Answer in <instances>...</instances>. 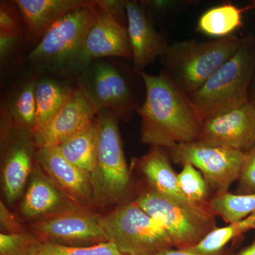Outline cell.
Instances as JSON below:
<instances>
[{"instance_id":"1","label":"cell","mask_w":255,"mask_h":255,"mask_svg":"<svg viewBox=\"0 0 255 255\" xmlns=\"http://www.w3.org/2000/svg\"><path fill=\"white\" fill-rule=\"evenodd\" d=\"M136 73L145 90V100L136 112L141 118L142 142L164 149L196 142L202 122L189 96L163 70L157 75Z\"/></svg>"},{"instance_id":"2","label":"cell","mask_w":255,"mask_h":255,"mask_svg":"<svg viewBox=\"0 0 255 255\" xmlns=\"http://www.w3.org/2000/svg\"><path fill=\"white\" fill-rule=\"evenodd\" d=\"M255 69V34L241 37L234 53L195 92L189 95L201 122L249 103Z\"/></svg>"},{"instance_id":"3","label":"cell","mask_w":255,"mask_h":255,"mask_svg":"<svg viewBox=\"0 0 255 255\" xmlns=\"http://www.w3.org/2000/svg\"><path fill=\"white\" fill-rule=\"evenodd\" d=\"M97 13L98 5L93 1L65 15L47 30L28 60L54 73L80 75L92 62L85 43Z\"/></svg>"},{"instance_id":"4","label":"cell","mask_w":255,"mask_h":255,"mask_svg":"<svg viewBox=\"0 0 255 255\" xmlns=\"http://www.w3.org/2000/svg\"><path fill=\"white\" fill-rule=\"evenodd\" d=\"M241 41V38L232 34L214 41L174 42L160 58L162 70L182 92L190 95L237 51Z\"/></svg>"},{"instance_id":"5","label":"cell","mask_w":255,"mask_h":255,"mask_svg":"<svg viewBox=\"0 0 255 255\" xmlns=\"http://www.w3.org/2000/svg\"><path fill=\"white\" fill-rule=\"evenodd\" d=\"M119 119L110 110L100 111L97 114L98 147L90 184L92 203L99 206L122 200L130 184V172L124 155Z\"/></svg>"},{"instance_id":"6","label":"cell","mask_w":255,"mask_h":255,"mask_svg":"<svg viewBox=\"0 0 255 255\" xmlns=\"http://www.w3.org/2000/svg\"><path fill=\"white\" fill-rule=\"evenodd\" d=\"M110 241L126 255H155L174 248L168 234L134 202L99 217Z\"/></svg>"},{"instance_id":"7","label":"cell","mask_w":255,"mask_h":255,"mask_svg":"<svg viewBox=\"0 0 255 255\" xmlns=\"http://www.w3.org/2000/svg\"><path fill=\"white\" fill-rule=\"evenodd\" d=\"M133 202L159 223L177 249L195 246L217 227L216 219L203 217L151 189L141 193Z\"/></svg>"},{"instance_id":"8","label":"cell","mask_w":255,"mask_h":255,"mask_svg":"<svg viewBox=\"0 0 255 255\" xmlns=\"http://www.w3.org/2000/svg\"><path fill=\"white\" fill-rule=\"evenodd\" d=\"M174 163H189L195 167L209 184L214 196L229 191L237 182L244 152L192 142L176 144L165 149Z\"/></svg>"},{"instance_id":"9","label":"cell","mask_w":255,"mask_h":255,"mask_svg":"<svg viewBox=\"0 0 255 255\" xmlns=\"http://www.w3.org/2000/svg\"><path fill=\"white\" fill-rule=\"evenodd\" d=\"M78 88L97 113L110 110L119 119H128L139 107L127 78L110 63L92 61L79 75Z\"/></svg>"},{"instance_id":"10","label":"cell","mask_w":255,"mask_h":255,"mask_svg":"<svg viewBox=\"0 0 255 255\" xmlns=\"http://www.w3.org/2000/svg\"><path fill=\"white\" fill-rule=\"evenodd\" d=\"M98 13L87 34L86 52L91 61L117 57L132 59L126 13L127 1H97Z\"/></svg>"},{"instance_id":"11","label":"cell","mask_w":255,"mask_h":255,"mask_svg":"<svg viewBox=\"0 0 255 255\" xmlns=\"http://www.w3.org/2000/svg\"><path fill=\"white\" fill-rule=\"evenodd\" d=\"M31 229L38 239L63 246H90L110 241L99 217L86 209L39 220Z\"/></svg>"},{"instance_id":"12","label":"cell","mask_w":255,"mask_h":255,"mask_svg":"<svg viewBox=\"0 0 255 255\" xmlns=\"http://www.w3.org/2000/svg\"><path fill=\"white\" fill-rule=\"evenodd\" d=\"M196 142L246 152L255 145V107L252 104L204 120Z\"/></svg>"},{"instance_id":"13","label":"cell","mask_w":255,"mask_h":255,"mask_svg":"<svg viewBox=\"0 0 255 255\" xmlns=\"http://www.w3.org/2000/svg\"><path fill=\"white\" fill-rule=\"evenodd\" d=\"M126 13L134 71L144 72L156 58L164 56L170 43L163 33L156 30L140 3L127 1Z\"/></svg>"},{"instance_id":"14","label":"cell","mask_w":255,"mask_h":255,"mask_svg":"<svg viewBox=\"0 0 255 255\" xmlns=\"http://www.w3.org/2000/svg\"><path fill=\"white\" fill-rule=\"evenodd\" d=\"M137 162L151 189L203 217L216 219L209 207L194 204L184 195L178 182L177 173L165 149L151 146L149 152Z\"/></svg>"},{"instance_id":"15","label":"cell","mask_w":255,"mask_h":255,"mask_svg":"<svg viewBox=\"0 0 255 255\" xmlns=\"http://www.w3.org/2000/svg\"><path fill=\"white\" fill-rule=\"evenodd\" d=\"M97 111L80 89L74 90L66 103L40 135L33 137L38 148L53 147L91 125Z\"/></svg>"},{"instance_id":"16","label":"cell","mask_w":255,"mask_h":255,"mask_svg":"<svg viewBox=\"0 0 255 255\" xmlns=\"http://www.w3.org/2000/svg\"><path fill=\"white\" fill-rule=\"evenodd\" d=\"M38 165L68 198L85 208L92 203L90 174L67 160L56 147L37 151Z\"/></svg>"},{"instance_id":"17","label":"cell","mask_w":255,"mask_h":255,"mask_svg":"<svg viewBox=\"0 0 255 255\" xmlns=\"http://www.w3.org/2000/svg\"><path fill=\"white\" fill-rule=\"evenodd\" d=\"M83 209L65 195L48 176L37 169L21 205L23 216L43 219Z\"/></svg>"},{"instance_id":"18","label":"cell","mask_w":255,"mask_h":255,"mask_svg":"<svg viewBox=\"0 0 255 255\" xmlns=\"http://www.w3.org/2000/svg\"><path fill=\"white\" fill-rule=\"evenodd\" d=\"M0 255H126L109 241L94 246H63L41 241L26 233L11 234L5 240Z\"/></svg>"},{"instance_id":"19","label":"cell","mask_w":255,"mask_h":255,"mask_svg":"<svg viewBox=\"0 0 255 255\" xmlns=\"http://www.w3.org/2000/svg\"><path fill=\"white\" fill-rule=\"evenodd\" d=\"M86 0H16L30 41L41 38L60 18L74 10L92 4Z\"/></svg>"},{"instance_id":"20","label":"cell","mask_w":255,"mask_h":255,"mask_svg":"<svg viewBox=\"0 0 255 255\" xmlns=\"http://www.w3.org/2000/svg\"><path fill=\"white\" fill-rule=\"evenodd\" d=\"M21 139L8 149L3 167V187L6 200L13 203L22 194L31 173L32 145Z\"/></svg>"},{"instance_id":"21","label":"cell","mask_w":255,"mask_h":255,"mask_svg":"<svg viewBox=\"0 0 255 255\" xmlns=\"http://www.w3.org/2000/svg\"><path fill=\"white\" fill-rule=\"evenodd\" d=\"M75 90L51 78H42L37 81L36 118L33 137L46 128Z\"/></svg>"},{"instance_id":"22","label":"cell","mask_w":255,"mask_h":255,"mask_svg":"<svg viewBox=\"0 0 255 255\" xmlns=\"http://www.w3.org/2000/svg\"><path fill=\"white\" fill-rule=\"evenodd\" d=\"M98 137L97 119L91 125L55 147L67 160L90 174L97 162Z\"/></svg>"},{"instance_id":"23","label":"cell","mask_w":255,"mask_h":255,"mask_svg":"<svg viewBox=\"0 0 255 255\" xmlns=\"http://www.w3.org/2000/svg\"><path fill=\"white\" fill-rule=\"evenodd\" d=\"M246 8H240L232 3H223L209 8L201 15L197 30L207 36L225 38L243 26V14Z\"/></svg>"},{"instance_id":"24","label":"cell","mask_w":255,"mask_h":255,"mask_svg":"<svg viewBox=\"0 0 255 255\" xmlns=\"http://www.w3.org/2000/svg\"><path fill=\"white\" fill-rule=\"evenodd\" d=\"M255 229V212L245 219L228 223L224 227H216L195 246L187 251L205 255H216L226 249L230 242L241 238L245 233Z\"/></svg>"},{"instance_id":"25","label":"cell","mask_w":255,"mask_h":255,"mask_svg":"<svg viewBox=\"0 0 255 255\" xmlns=\"http://www.w3.org/2000/svg\"><path fill=\"white\" fill-rule=\"evenodd\" d=\"M37 81L36 79H31L22 85L11 97L5 111L14 126L32 135L36 118Z\"/></svg>"},{"instance_id":"26","label":"cell","mask_w":255,"mask_h":255,"mask_svg":"<svg viewBox=\"0 0 255 255\" xmlns=\"http://www.w3.org/2000/svg\"><path fill=\"white\" fill-rule=\"evenodd\" d=\"M213 214L224 222H236L255 212V194H237L228 191L213 196L209 201Z\"/></svg>"},{"instance_id":"27","label":"cell","mask_w":255,"mask_h":255,"mask_svg":"<svg viewBox=\"0 0 255 255\" xmlns=\"http://www.w3.org/2000/svg\"><path fill=\"white\" fill-rule=\"evenodd\" d=\"M178 182L184 195L197 205L209 207L210 189L203 174L192 164H183L182 169L177 173Z\"/></svg>"},{"instance_id":"28","label":"cell","mask_w":255,"mask_h":255,"mask_svg":"<svg viewBox=\"0 0 255 255\" xmlns=\"http://www.w3.org/2000/svg\"><path fill=\"white\" fill-rule=\"evenodd\" d=\"M236 194H255V145L244 152Z\"/></svg>"},{"instance_id":"29","label":"cell","mask_w":255,"mask_h":255,"mask_svg":"<svg viewBox=\"0 0 255 255\" xmlns=\"http://www.w3.org/2000/svg\"><path fill=\"white\" fill-rule=\"evenodd\" d=\"M192 0H154L142 1L140 5L144 9H147L157 14L175 15L179 14L192 5L197 4Z\"/></svg>"},{"instance_id":"30","label":"cell","mask_w":255,"mask_h":255,"mask_svg":"<svg viewBox=\"0 0 255 255\" xmlns=\"http://www.w3.org/2000/svg\"><path fill=\"white\" fill-rule=\"evenodd\" d=\"M21 28L14 11L5 4H1L0 9V33H6L19 38Z\"/></svg>"},{"instance_id":"31","label":"cell","mask_w":255,"mask_h":255,"mask_svg":"<svg viewBox=\"0 0 255 255\" xmlns=\"http://www.w3.org/2000/svg\"><path fill=\"white\" fill-rule=\"evenodd\" d=\"M0 219L1 227L7 231L6 233H23L21 231V224L18 223L17 220L15 219L14 216L9 212L2 202L0 204Z\"/></svg>"},{"instance_id":"32","label":"cell","mask_w":255,"mask_h":255,"mask_svg":"<svg viewBox=\"0 0 255 255\" xmlns=\"http://www.w3.org/2000/svg\"><path fill=\"white\" fill-rule=\"evenodd\" d=\"M18 37L6 34V33H0V54L1 60H4L5 57L9 55L11 50L14 48Z\"/></svg>"},{"instance_id":"33","label":"cell","mask_w":255,"mask_h":255,"mask_svg":"<svg viewBox=\"0 0 255 255\" xmlns=\"http://www.w3.org/2000/svg\"><path fill=\"white\" fill-rule=\"evenodd\" d=\"M155 255H235L234 253L231 248H226L221 253L216 255H205L200 254V253H194V252L187 251V250H179L177 248H171V249L166 250L160 253H157Z\"/></svg>"},{"instance_id":"34","label":"cell","mask_w":255,"mask_h":255,"mask_svg":"<svg viewBox=\"0 0 255 255\" xmlns=\"http://www.w3.org/2000/svg\"><path fill=\"white\" fill-rule=\"evenodd\" d=\"M235 255H255V241Z\"/></svg>"},{"instance_id":"35","label":"cell","mask_w":255,"mask_h":255,"mask_svg":"<svg viewBox=\"0 0 255 255\" xmlns=\"http://www.w3.org/2000/svg\"><path fill=\"white\" fill-rule=\"evenodd\" d=\"M249 102L255 107V69L249 93Z\"/></svg>"},{"instance_id":"36","label":"cell","mask_w":255,"mask_h":255,"mask_svg":"<svg viewBox=\"0 0 255 255\" xmlns=\"http://www.w3.org/2000/svg\"><path fill=\"white\" fill-rule=\"evenodd\" d=\"M250 8L251 9H255V0H253V1H251V4L250 5Z\"/></svg>"}]
</instances>
